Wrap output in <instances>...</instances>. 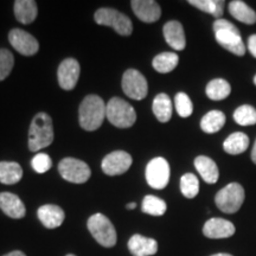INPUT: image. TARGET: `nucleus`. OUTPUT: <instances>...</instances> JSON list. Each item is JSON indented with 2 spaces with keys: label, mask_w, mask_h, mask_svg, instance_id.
<instances>
[{
  "label": "nucleus",
  "mask_w": 256,
  "mask_h": 256,
  "mask_svg": "<svg viewBox=\"0 0 256 256\" xmlns=\"http://www.w3.org/2000/svg\"><path fill=\"white\" fill-rule=\"evenodd\" d=\"M106 104L100 96L88 95L81 102L78 110L80 124L83 130H96L106 119Z\"/></svg>",
  "instance_id": "obj_1"
},
{
  "label": "nucleus",
  "mask_w": 256,
  "mask_h": 256,
  "mask_svg": "<svg viewBox=\"0 0 256 256\" xmlns=\"http://www.w3.org/2000/svg\"><path fill=\"white\" fill-rule=\"evenodd\" d=\"M52 120L46 113H38L32 119L28 130V150L32 152L40 151L44 147L50 146L54 142Z\"/></svg>",
  "instance_id": "obj_2"
},
{
  "label": "nucleus",
  "mask_w": 256,
  "mask_h": 256,
  "mask_svg": "<svg viewBox=\"0 0 256 256\" xmlns=\"http://www.w3.org/2000/svg\"><path fill=\"white\" fill-rule=\"evenodd\" d=\"M214 31L217 43L224 49L230 51L236 56H243L246 54V46L238 28L226 19H216L214 23Z\"/></svg>",
  "instance_id": "obj_3"
},
{
  "label": "nucleus",
  "mask_w": 256,
  "mask_h": 256,
  "mask_svg": "<svg viewBox=\"0 0 256 256\" xmlns=\"http://www.w3.org/2000/svg\"><path fill=\"white\" fill-rule=\"evenodd\" d=\"M106 119L118 128H130L136 124V113L127 101L113 98L106 106Z\"/></svg>",
  "instance_id": "obj_4"
},
{
  "label": "nucleus",
  "mask_w": 256,
  "mask_h": 256,
  "mask_svg": "<svg viewBox=\"0 0 256 256\" xmlns=\"http://www.w3.org/2000/svg\"><path fill=\"white\" fill-rule=\"evenodd\" d=\"M87 226L92 238L102 247L112 248L116 244V230L108 217L102 214H95L89 217Z\"/></svg>",
  "instance_id": "obj_5"
},
{
  "label": "nucleus",
  "mask_w": 256,
  "mask_h": 256,
  "mask_svg": "<svg viewBox=\"0 0 256 256\" xmlns=\"http://www.w3.org/2000/svg\"><path fill=\"white\" fill-rule=\"evenodd\" d=\"M244 188L238 183H230L217 192L215 203L224 214H235L241 209L244 202Z\"/></svg>",
  "instance_id": "obj_6"
},
{
  "label": "nucleus",
  "mask_w": 256,
  "mask_h": 256,
  "mask_svg": "<svg viewBox=\"0 0 256 256\" xmlns=\"http://www.w3.org/2000/svg\"><path fill=\"white\" fill-rule=\"evenodd\" d=\"M96 24L113 28L121 36H130L133 31L132 20L126 14H121L118 10L104 8L98 10L94 14Z\"/></svg>",
  "instance_id": "obj_7"
},
{
  "label": "nucleus",
  "mask_w": 256,
  "mask_h": 256,
  "mask_svg": "<svg viewBox=\"0 0 256 256\" xmlns=\"http://www.w3.org/2000/svg\"><path fill=\"white\" fill-rule=\"evenodd\" d=\"M60 174L74 184H83L90 178V168L84 162L75 158H64L58 164Z\"/></svg>",
  "instance_id": "obj_8"
},
{
  "label": "nucleus",
  "mask_w": 256,
  "mask_h": 256,
  "mask_svg": "<svg viewBox=\"0 0 256 256\" xmlns=\"http://www.w3.org/2000/svg\"><path fill=\"white\" fill-rule=\"evenodd\" d=\"M122 90L130 98L142 100L148 92V84L145 76L136 69H128L122 76Z\"/></svg>",
  "instance_id": "obj_9"
},
{
  "label": "nucleus",
  "mask_w": 256,
  "mask_h": 256,
  "mask_svg": "<svg viewBox=\"0 0 256 256\" xmlns=\"http://www.w3.org/2000/svg\"><path fill=\"white\" fill-rule=\"evenodd\" d=\"M146 180L156 190L164 188L170 182V165L168 160L156 156L146 166Z\"/></svg>",
  "instance_id": "obj_10"
},
{
  "label": "nucleus",
  "mask_w": 256,
  "mask_h": 256,
  "mask_svg": "<svg viewBox=\"0 0 256 256\" xmlns=\"http://www.w3.org/2000/svg\"><path fill=\"white\" fill-rule=\"evenodd\" d=\"M10 44L14 46L16 51L20 55L32 56L36 55L40 50V43L28 32L22 30V28H14L8 34Z\"/></svg>",
  "instance_id": "obj_11"
},
{
  "label": "nucleus",
  "mask_w": 256,
  "mask_h": 256,
  "mask_svg": "<svg viewBox=\"0 0 256 256\" xmlns=\"http://www.w3.org/2000/svg\"><path fill=\"white\" fill-rule=\"evenodd\" d=\"M132 156L124 151H114L102 160V171L107 176H119L130 170L132 166Z\"/></svg>",
  "instance_id": "obj_12"
},
{
  "label": "nucleus",
  "mask_w": 256,
  "mask_h": 256,
  "mask_svg": "<svg viewBox=\"0 0 256 256\" xmlns=\"http://www.w3.org/2000/svg\"><path fill=\"white\" fill-rule=\"evenodd\" d=\"M80 72V63L75 58H66L60 64L57 70V78L60 88L64 90H72L78 84Z\"/></svg>",
  "instance_id": "obj_13"
},
{
  "label": "nucleus",
  "mask_w": 256,
  "mask_h": 256,
  "mask_svg": "<svg viewBox=\"0 0 256 256\" xmlns=\"http://www.w3.org/2000/svg\"><path fill=\"white\" fill-rule=\"evenodd\" d=\"M134 14L144 23H154L162 16V8L156 2L153 0H133L130 2Z\"/></svg>",
  "instance_id": "obj_14"
},
{
  "label": "nucleus",
  "mask_w": 256,
  "mask_h": 256,
  "mask_svg": "<svg viewBox=\"0 0 256 256\" xmlns=\"http://www.w3.org/2000/svg\"><path fill=\"white\" fill-rule=\"evenodd\" d=\"M203 234L208 238H228L235 234V226L223 218H211L203 226Z\"/></svg>",
  "instance_id": "obj_15"
},
{
  "label": "nucleus",
  "mask_w": 256,
  "mask_h": 256,
  "mask_svg": "<svg viewBox=\"0 0 256 256\" xmlns=\"http://www.w3.org/2000/svg\"><path fill=\"white\" fill-rule=\"evenodd\" d=\"M0 209L5 215L14 220L23 218L26 214L24 203L17 194L11 192H2L0 194Z\"/></svg>",
  "instance_id": "obj_16"
},
{
  "label": "nucleus",
  "mask_w": 256,
  "mask_h": 256,
  "mask_svg": "<svg viewBox=\"0 0 256 256\" xmlns=\"http://www.w3.org/2000/svg\"><path fill=\"white\" fill-rule=\"evenodd\" d=\"M162 32H164L166 43H168L172 49L177 51L185 49V46H186V38H185L183 25L179 23V22H168V23L164 25Z\"/></svg>",
  "instance_id": "obj_17"
},
{
  "label": "nucleus",
  "mask_w": 256,
  "mask_h": 256,
  "mask_svg": "<svg viewBox=\"0 0 256 256\" xmlns=\"http://www.w3.org/2000/svg\"><path fill=\"white\" fill-rule=\"evenodd\" d=\"M37 216L44 226L48 229L58 228L60 224L63 223L66 215L62 208L55 204H46L42 206L37 211Z\"/></svg>",
  "instance_id": "obj_18"
},
{
  "label": "nucleus",
  "mask_w": 256,
  "mask_h": 256,
  "mask_svg": "<svg viewBox=\"0 0 256 256\" xmlns=\"http://www.w3.org/2000/svg\"><path fill=\"white\" fill-rule=\"evenodd\" d=\"M128 249L133 256H151L158 252V243L156 240L136 234L128 241Z\"/></svg>",
  "instance_id": "obj_19"
},
{
  "label": "nucleus",
  "mask_w": 256,
  "mask_h": 256,
  "mask_svg": "<svg viewBox=\"0 0 256 256\" xmlns=\"http://www.w3.org/2000/svg\"><path fill=\"white\" fill-rule=\"evenodd\" d=\"M194 168L203 178V180L208 184L217 183L220 178V171L216 162L209 156H200L194 159Z\"/></svg>",
  "instance_id": "obj_20"
},
{
  "label": "nucleus",
  "mask_w": 256,
  "mask_h": 256,
  "mask_svg": "<svg viewBox=\"0 0 256 256\" xmlns=\"http://www.w3.org/2000/svg\"><path fill=\"white\" fill-rule=\"evenodd\" d=\"M14 16L22 24H31L36 20L38 10L34 0H17L14 2Z\"/></svg>",
  "instance_id": "obj_21"
},
{
  "label": "nucleus",
  "mask_w": 256,
  "mask_h": 256,
  "mask_svg": "<svg viewBox=\"0 0 256 256\" xmlns=\"http://www.w3.org/2000/svg\"><path fill=\"white\" fill-rule=\"evenodd\" d=\"M229 12L236 20L252 25L256 23V12L241 0H232L229 4Z\"/></svg>",
  "instance_id": "obj_22"
},
{
  "label": "nucleus",
  "mask_w": 256,
  "mask_h": 256,
  "mask_svg": "<svg viewBox=\"0 0 256 256\" xmlns=\"http://www.w3.org/2000/svg\"><path fill=\"white\" fill-rule=\"evenodd\" d=\"M23 177V168L18 162H0V183L14 185L20 182Z\"/></svg>",
  "instance_id": "obj_23"
},
{
  "label": "nucleus",
  "mask_w": 256,
  "mask_h": 256,
  "mask_svg": "<svg viewBox=\"0 0 256 256\" xmlns=\"http://www.w3.org/2000/svg\"><path fill=\"white\" fill-rule=\"evenodd\" d=\"M249 146V138L247 134L242 132L232 133L226 139L223 144V148L228 154L238 156L247 151Z\"/></svg>",
  "instance_id": "obj_24"
},
{
  "label": "nucleus",
  "mask_w": 256,
  "mask_h": 256,
  "mask_svg": "<svg viewBox=\"0 0 256 256\" xmlns=\"http://www.w3.org/2000/svg\"><path fill=\"white\" fill-rule=\"evenodd\" d=\"M152 110L160 122H168L172 116V102L168 94H158L153 100Z\"/></svg>",
  "instance_id": "obj_25"
},
{
  "label": "nucleus",
  "mask_w": 256,
  "mask_h": 256,
  "mask_svg": "<svg viewBox=\"0 0 256 256\" xmlns=\"http://www.w3.org/2000/svg\"><path fill=\"white\" fill-rule=\"evenodd\" d=\"M226 124V115L220 110H211L200 120V128L203 132L212 134L220 130Z\"/></svg>",
  "instance_id": "obj_26"
},
{
  "label": "nucleus",
  "mask_w": 256,
  "mask_h": 256,
  "mask_svg": "<svg viewBox=\"0 0 256 256\" xmlns=\"http://www.w3.org/2000/svg\"><path fill=\"white\" fill-rule=\"evenodd\" d=\"M232 92V87L226 80L223 78H215L212 81L208 83L206 92V96L210 100L214 101H220L226 98L230 95Z\"/></svg>",
  "instance_id": "obj_27"
},
{
  "label": "nucleus",
  "mask_w": 256,
  "mask_h": 256,
  "mask_svg": "<svg viewBox=\"0 0 256 256\" xmlns=\"http://www.w3.org/2000/svg\"><path fill=\"white\" fill-rule=\"evenodd\" d=\"M179 57L174 52H162L153 58L152 66L158 72L168 74L178 66Z\"/></svg>",
  "instance_id": "obj_28"
},
{
  "label": "nucleus",
  "mask_w": 256,
  "mask_h": 256,
  "mask_svg": "<svg viewBox=\"0 0 256 256\" xmlns=\"http://www.w3.org/2000/svg\"><path fill=\"white\" fill-rule=\"evenodd\" d=\"M188 4L200 10V11L209 14L217 19H220L224 12L223 0H188Z\"/></svg>",
  "instance_id": "obj_29"
},
{
  "label": "nucleus",
  "mask_w": 256,
  "mask_h": 256,
  "mask_svg": "<svg viewBox=\"0 0 256 256\" xmlns=\"http://www.w3.org/2000/svg\"><path fill=\"white\" fill-rule=\"evenodd\" d=\"M166 209H168V206L162 198L152 196V194H148L144 198L142 210L147 215L162 216L166 212Z\"/></svg>",
  "instance_id": "obj_30"
},
{
  "label": "nucleus",
  "mask_w": 256,
  "mask_h": 256,
  "mask_svg": "<svg viewBox=\"0 0 256 256\" xmlns=\"http://www.w3.org/2000/svg\"><path fill=\"white\" fill-rule=\"evenodd\" d=\"M234 120L240 126H252L256 124V110L249 104H243L234 112Z\"/></svg>",
  "instance_id": "obj_31"
},
{
  "label": "nucleus",
  "mask_w": 256,
  "mask_h": 256,
  "mask_svg": "<svg viewBox=\"0 0 256 256\" xmlns=\"http://www.w3.org/2000/svg\"><path fill=\"white\" fill-rule=\"evenodd\" d=\"M180 191L184 197L194 198L200 192V182L194 174H185L180 178Z\"/></svg>",
  "instance_id": "obj_32"
},
{
  "label": "nucleus",
  "mask_w": 256,
  "mask_h": 256,
  "mask_svg": "<svg viewBox=\"0 0 256 256\" xmlns=\"http://www.w3.org/2000/svg\"><path fill=\"white\" fill-rule=\"evenodd\" d=\"M176 110L180 118H188L194 112V104L185 92H178L174 98Z\"/></svg>",
  "instance_id": "obj_33"
},
{
  "label": "nucleus",
  "mask_w": 256,
  "mask_h": 256,
  "mask_svg": "<svg viewBox=\"0 0 256 256\" xmlns=\"http://www.w3.org/2000/svg\"><path fill=\"white\" fill-rule=\"evenodd\" d=\"M14 66V57L8 49H0V81H4L11 74Z\"/></svg>",
  "instance_id": "obj_34"
},
{
  "label": "nucleus",
  "mask_w": 256,
  "mask_h": 256,
  "mask_svg": "<svg viewBox=\"0 0 256 256\" xmlns=\"http://www.w3.org/2000/svg\"><path fill=\"white\" fill-rule=\"evenodd\" d=\"M31 165L37 174H46L52 166V160L46 153H38L32 159Z\"/></svg>",
  "instance_id": "obj_35"
},
{
  "label": "nucleus",
  "mask_w": 256,
  "mask_h": 256,
  "mask_svg": "<svg viewBox=\"0 0 256 256\" xmlns=\"http://www.w3.org/2000/svg\"><path fill=\"white\" fill-rule=\"evenodd\" d=\"M248 49L249 52L256 58V34H252V36L248 38Z\"/></svg>",
  "instance_id": "obj_36"
},
{
  "label": "nucleus",
  "mask_w": 256,
  "mask_h": 256,
  "mask_svg": "<svg viewBox=\"0 0 256 256\" xmlns=\"http://www.w3.org/2000/svg\"><path fill=\"white\" fill-rule=\"evenodd\" d=\"M4 256H26V255H25L24 252H20V250H14V252H8V254H6Z\"/></svg>",
  "instance_id": "obj_37"
},
{
  "label": "nucleus",
  "mask_w": 256,
  "mask_h": 256,
  "mask_svg": "<svg viewBox=\"0 0 256 256\" xmlns=\"http://www.w3.org/2000/svg\"><path fill=\"white\" fill-rule=\"evenodd\" d=\"M252 160L254 164H256V142L254 144V147H252Z\"/></svg>",
  "instance_id": "obj_38"
},
{
  "label": "nucleus",
  "mask_w": 256,
  "mask_h": 256,
  "mask_svg": "<svg viewBox=\"0 0 256 256\" xmlns=\"http://www.w3.org/2000/svg\"><path fill=\"white\" fill-rule=\"evenodd\" d=\"M136 203H130V204H127V209L128 210H133V209H136Z\"/></svg>",
  "instance_id": "obj_39"
},
{
  "label": "nucleus",
  "mask_w": 256,
  "mask_h": 256,
  "mask_svg": "<svg viewBox=\"0 0 256 256\" xmlns=\"http://www.w3.org/2000/svg\"><path fill=\"white\" fill-rule=\"evenodd\" d=\"M211 256H232V255L226 254V252H220V254H214V255H211Z\"/></svg>",
  "instance_id": "obj_40"
},
{
  "label": "nucleus",
  "mask_w": 256,
  "mask_h": 256,
  "mask_svg": "<svg viewBox=\"0 0 256 256\" xmlns=\"http://www.w3.org/2000/svg\"><path fill=\"white\" fill-rule=\"evenodd\" d=\"M254 84L256 86V75H255V78H254Z\"/></svg>",
  "instance_id": "obj_41"
},
{
  "label": "nucleus",
  "mask_w": 256,
  "mask_h": 256,
  "mask_svg": "<svg viewBox=\"0 0 256 256\" xmlns=\"http://www.w3.org/2000/svg\"><path fill=\"white\" fill-rule=\"evenodd\" d=\"M66 256H75V255H72V254H68Z\"/></svg>",
  "instance_id": "obj_42"
}]
</instances>
